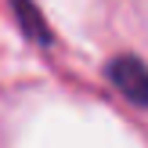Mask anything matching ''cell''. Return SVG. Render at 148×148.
Wrapping results in <instances>:
<instances>
[{"instance_id":"obj_1","label":"cell","mask_w":148,"mask_h":148,"mask_svg":"<svg viewBox=\"0 0 148 148\" xmlns=\"http://www.w3.org/2000/svg\"><path fill=\"white\" fill-rule=\"evenodd\" d=\"M105 76L130 105L148 108V65L134 54H116L112 62L105 65Z\"/></svg>"},{"instance_id":"obj_2","label":"cell","mask_w":148,"mask_h":148,"mask_svg":"<svg viewBox=\"0 0 148 148\" xmlns=\"http://www.w3.org/2000/svg\"><path fill=\"white\" fill-rule=\"evenodd\" d=\"M14 11V22H18V29L29 36V40L36 43H51V29H47V18H43V11L33 4V0H7Z\"/></svg>"}]
</instances>
